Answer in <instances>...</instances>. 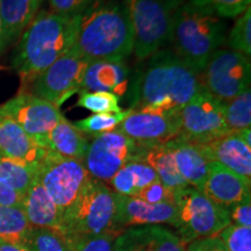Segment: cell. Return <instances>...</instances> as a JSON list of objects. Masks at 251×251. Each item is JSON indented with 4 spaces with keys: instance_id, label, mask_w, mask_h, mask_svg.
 I'll return each instance as SVG.
<instances>
[{
    "instance_id": "1",
    "label": "cell",
    "mask_w": 251,
    "mask_h": 251,
    "mask_svg": "<svg viewBox=\"0 0 251 251\" xmlns=\"http://www.w3.org/2000/svg\"><path fill=\"white\" fill-rule=\"evenodd\" d=\"M149 58L130 87V111L180 113L203 89L199 74L169 50Z\"/></svg>"
},
{
    "instance_id": "2",
    "label": "cell",
    "mask_w": 251,
    "mask_h": 251,
    "mask_svg": "<svg viewBox=\"0 0 251 251\" xmlns=\"http://www.w3.org/2000/svg\"><path fill=\"white\" fill-rule=\"evenodd\" d=\"M72 48L86 62L124 61L133 52V30L124 1L91 4L78 18Z\"/></svg>"
},
{
    "instance_id": "3",
    "label": "cell",
    "mask_w": 251,
    "mask_h": 251,
    "mask_svg": "<svg viewBox=\"0 0 251 251\" xmlns=\"http://www.w3.org/2000/svg\"><path fill=\"white\" fill-rule=\"evenodd\" d=\"M78 18L61 17L49 11L35 14L24 30L13 58V68L24 84L33 83L74 46Z\"/></svg>"
},
{
    "instance_id": "4",
    "label": "cell",
    "mask_w": 251,
    "mask_h": 251,
    "mask_svg": "<svg viewBox=\"0 0 251 251\" xmlns=\"http://www.w3.org/2000/svg\"><path fill=\"white\" fill-rule=\"evenodd\" d=\"M226 26L221 18L192 1L176 11L169 41L175 54L197 74L224 43Z\"/></svg>"
},
{
    "instance_id": "5",
    "label": "cell",
    "mask_w": 251,
    "mask_h": 251,
    "mask_svg": "<svg viewBox=\"0 0 251 251\" xmlns=\"http://www.w3.org/2000/svg\"><path fill=\"white\" fill-rule=\"evenodd\" d=\"M119 194L102 181L91 177L79 197L63 213L61 233L65 242L94 236L114 228Z\"/></svg>"
},
{
    "instance_id": "6",
    "label": "cell",
    "mask_w": 251,
    "mask_h": 251,
    "mask_svg": "<svg viewBox=\"0 0 251 251\" xmlns=\"http://www.w3.org/2000/svg\"><path fill=\"white\" fill-rule=\"evenodd\" d=\"M133 30V52L139 59L156 54L169 41L174 15L185 0H124Z\"/></svg>"
},
{
    "instance_id": "7",
    "label": "cell",
    "mask_w": 251,
    "mask_h": 251,
    "mask_svg": "<svg viewBox=\"0 0 251 251\" xmlns=\"http://www.w3.org/2000/svg\"><path fill=\"white\" fill-rule=\"evenodd\" d=\"M175 203L177 214L172 226L180 240L187 244L200 238L216 236L231 224L227 208L216 205L194 187L176 191Z\"/></svg>"
},
{
    "instance_id": "8",
    "label": "cell",
    "mask_w": 251,
    "mask_h": 251,
    "mask_svg": "<svg viewBox=\"0 0 251 251\" xmlns=\"http://www.w3.org/2000/svg\"><path fill=\"white\" fill-rule=\"evenodd\" d=\"M39 180L64 213L74 205L91 179L84 162L47 151L37 166Z\"/></svg>"
},
{
    "instance_id": "9",
    "label": "cell",
    "mask_w": 251,
    "mask_h": 251,
    "mask_svg": "<svg viewBox=\"0 0 251 251\" xmlns=\"http://www.w3.org/2000/svg\"><path fill=\"white\" fill-rule=\"evenodd\" d=\"M202 72L203 89L221 102L250 89V58L237 51L218 49Z\"/></svg>"
},
{
    "instance_id": "10",
    "label": "cell",
    "mask_w": 251,
    "mask_h": 251,
    "mask_svg": "<svg viewBox=\"0 0 251 251\" xmlns=\"http://www.w3.org/2000/svg\"><path fill=\"white\" fill-rule=\"evenodd\" d=\"M87 64L89 62L81 58L71 47L35 78L31 83V94L59 108L74 94L79 93Z\"/></svg>"
},
{
    "instance_id": "11",
    "label": "cell",
    "mask_w": 251,
    "mask_h": 251,
    "mask_svg": "<svg viewBox=\"0 0 251 251\" xmlns=\"http://www.w3.org/2000/svg\"><path fill=\"white\" fill-rule=\"evenodd\" d=\"M139 144L119 129L92 137L87 147L84 165L94 179L108 183L128 162L136 159Z\"/></svg>"
},
{
    "instance_id": "12",
    "label": "cell",
    "mask_w": 251,
    "mask_h": 251,
    "mask_svg": "<svg viewBox=\"0 0 251 251\" xmlns=\"http://www.w3.org/2000/svg\"><path fill=\"white\" fill-rule=\"evenodd\" d=\"M231 133L226 124L224 105L202 89L180 111L178 136L192 143L205 144Z\"/></svg>"
},
{
    "instance_id": "13",
    "label": "cell",
    "mask_w": 251,
    "mask_h": 251,
    "mask_svg": "<svg viewBox=\"0 0 251 251\" xmlns=\"http://www.w3.org/2000/svg\"><path fill=\"white\" fill-rule=\"evenodd\" d=\"M0 115L17 122L42 148L48 134L64 118L58 107L31 93H20L0 106Z\"/></svg>"
},
{
    "instance_id": "14",
    "label": "cell",
    "mask_w": 251,
    "mask_h": 251,
    "mask_svg": "<svg viewBox=\"0 0 251 251\" xmlns=\"http://www.w3.org/2000/svg\"><path fill=\"white\" fill-rule=\"evenodd\" d=\"M117 129L140 144H163L179 134L180 113L130 111Z\"/></svg>"
},
{
    "instance_id": "15",
    "label": "cell",
    "mask_w": 251,
    "mask_h": 251,
    "mask_svg": "<svg viewBox=\"0 0 251 251\" xmlns=\"http://www.w3.org/2000/svg\"><path fill=\"white\" fill-rule=\"evenodd\" d=\"M177 208L174 202L149 203L135 197L119 194L114 228L117 230L151 225H174Z\"/></svg>"
},
{
    "instance_id": "16",
    "label": "cell",
    "mask_w": 251,
    "mask_h": 251,
    "mask_svg": "<svg viewBox=\"0 0 251 251\" xmlns=\"http://www.w3.org/2000/svg\"><path fill=\"white\" fill-rule=\"evenodd\" d=\"M251 179L229 170L218 162H211L201 192L216 205L225 208L251 198Z\"/></svg>"
},
{
    "instance_id": "17",
    "label": "cell",
    "mask_w": 251,
    "mask_h": 251,
    "mask_svg": "<svg viewBox=\"0 0 251 251\" xmlns=\"http://www.w3.org/2000/svg\"><path fill=\"white\" fill-rule=\"evenodd\" d=\"M187 246L174 231L151 225L124 229L114 251H186Z\"/></svg>"
},
{
    "instance_id": "18",
    "label": "cell",
    "mask_w": 251,
    "mask_h": 251,
    "mask_svg": "<svg viewBox=\"0 0 251 251\" xmlns=\"http://www.w3.org/2000/svg\"><path fill=\"white\" fill-rule=\"evenodd\" d=\"M128 84L129 68L124 61H94L87 64L79 94L85 92H109L121 98L127 93Z\"/></svg>"
},
{
    "instance_id": "19",
    "label": "cell",
    "mask_w": 251,
    "mask_h": 251,
    "mask_svg": "<svg viewBox=\"0 0 251 251\" xmlns=\"http://www.w3.org/2000/svg\"><path fill=\"white\" fill-rule=\"evenodd\" d=\"M200 147L209 162H218L235 174L251 179V147L241 139L237 131L200 144Z\"/></svg>"
},
{
    "instance_id": "20",
    "label": "cell",
    "mask_w": 251,
    "mask_h": 251,
    "mask_svg": "<svg viewBox=\"0 0 251 251\" xmlns=\"http://www.w3.org/2000/svg\"><path fill=\"white\" fill-rule=\"evenodd\" d=\"M46 153L35 140L12 119L0 115V155L39 166Z\"/></svg>"
},
{
    "instance_id": "21",
    "label": "cell",
    "mask_w": 251,
    "mask_h": 251,
    "mask_svg": "<svg viewBox=\"0 0 251 251\" xmlns=\"http://www.w3.org/2000/svg\"><path fill=\"white\" fill-rule=\"evenodd\" d=\"M166 146L174 156L178 172L188 186L202 191L211 162L207 159L200 144L176 136L166 142Z\"/></svg>"
},
{
    "instance_id": "22",
    "label": "cell",
    "mask_w": 251,
    "mask_h": 251,
    "mask_svg": "<svg viewBox=\"0 0 251 251\" xmlns=\"http://www.w3.org/2000/svg\"><path fill=\"white\" fill-rule=\"evenodd\" d=\"M23 208L31 227L61 231L63 212L40 183L39 178L25 196Z\"/></svg>"
},
{
    "instance_id": "23",
    "label": "cell",
    "mask_w": 251,
    "mask_h": 251,
    "mask_svg": "<svg viewBox=\"0 0 251 251\" xmlns=\"http://www.w3.org/2000/svg\"><path fill=\"white\" fill-rule=\"evenodd\" d=\"M89 143L86 134L63 118L48 134L43 148L56 155L84 162Z\"/></svg>"
},
{
    "instance_id": "24",
    "label": "cell",
    "mask_w": 251,
    "mask_h": 251,
    "mask_svg": "<svg viewBox=\"0 0 251 251\" xmlns=\"http://www.w3.org/2000/svg\"><path fill=\"white\" fill-rule=\"evenodd\" d=\"M137 144H139V151H137L136 159L146 162L149 166H151L156 175L158 176V179L165 186L174 191L181 190V188L188 186L184 178L178 172L174 156L166 143Z\"/></svg>"
},
{
    "instance_id": "25",
    "label": "cell",
    "mask_w": 251,
    "mask_h": 251,
    "mask_svg": "<svg viewBox=\"0 0 251 251\" xmlns=\"http://www.w3.org/2000/svg\"><path fill=\"white\" fill-rule=\"evenodd\" d=\"M157 179L158 176L151 166L140 159H133L122 166L107 184L120 196L136 197L143 187Z\"/></svg>"
},
{
    "instance_id": "26",
    "label": "cell",
    "mask_w": 251,
    "mask_h": 251,
    "mask_svg": "<svg viewBox=\"0 0 251 251\" xmlns=\"http://www.w3.org/2000/svg\"><path fill=\"white\" fill-rule=\"evenodd\" d=\"M36 13L31 0H0V15L7 45L24 33Z\"/></svg>"
},
{
    "instance_id": "27",
    "label": "cell",
    "mask_w": 251,
    "mask_h": 251,
    "mask_svg": "<svg viewBox=\"0 0 251 251\" xmlns=\"http://www.w3.org/2000/svg\"><path fill=\"white\" fill-rule=\"evenodd\" d=\"M31 228L23 207H0V242L25 244Z\"/></svg>"
},
{
    "instance_id": "28",
    "label": "cell",
    "mask_w": 251,
    "mask_h": 251,
    "mask_svg": "<svg viewBox=\"0 0 251 251\" xmlns=\"http://www.w3.org/2000/svg\"><path fill=\"white\" fill-rule=\"evenodd\" d=\"M39 178L37 166L15 161L0 155V180L25 197Z\"/></svg>"
},
{
    "instance_id": "29",
    "label": "cell",
    "mask_w": 251,
    "mask_h": 251,
    "mask_svg": "<svg viewBox=\"0 0 251 251\" xmlns=\"http://www.w3.org/2000/svg\"><path fill=\"white\" fill-rule=\"evenodd\" d=\"M226 124L230 131L250 128L251 125V91L248 89L240 96L222 102Z\"/></svg>"
},
{
    "instance_id": "30",
    "label": "cell",
    "mask_w": 251,
    "mask_h": 251,
    "mask_svg": "<svg viewBox=\"0 0 251 251\" xmlns=\"http://www.w3.org/2000/svg\"><path fill=\"white\" fill-rule=\"evenodd\" d=\"M129 113L130 109L120 113H98V114L90 115L83 120L76 121L74 125L81 133L96 136L117 129L118 126L129 115Z\"/></svg>"
},
{
    "instance_id": "31",
    "label": "cell",
    "mask_w": 251,
    "mask_h": 251,
    "mask_svg": "<svg viewBox=\"0 0 251 251\" xmlns=\"http://www.w3.org/2000/svg\"><path fill=\"white\" fill-rule=\"evenodd\" d=\"M25 244L29 251H68L63 235L52 229L33 227Z\"/></svg>"
},
{
    "instance_id": "32",
    "label": "cell",
    "mask_w": 251,
    "mask_h": 251,
    "mask_svg": "<svg viewBox=\"0 0 251 251\" xmlns=\"http://www.w3.org/2000/svg\"><path fill=\"white\" fill-rule=\"evenodd\" d=\"M228 46L233 51H237L250 57L251 55V8L240 15L231 28L227 39Z\"/></svg>"
},
{
    "instance_id": "33",
    "label": "cell",
    "mask_w": 251,
    "mask_h": 251,
    "mask_svg": "<svg viewBox=\"0 0 251 251\" xmlns=\"http://www.w3.org/2000/svg\"><path fill=\"white\" fill-rule=\"evenodd\" d=\"M120 98L109 92H85L80 93L76 105L91 111L93 114L98 113H120L122 109L119 105Z\"/></svg>"
},
{
    "instance_id": "34",
    "label": "cell",
    "mask_w": 251,
    "mask_h": 251,
    "mask_svg": "<svg viewBox=\"0 0 251 251\" xmlns=\"http://www.w3.org/2000/svg\"><path fill=\"white\" fill-rule=\"evenodd\" d=\"M122 230H108L105 233L79 238L67 243L68 251H114V244Z\"/></svg>"
},
{
    "instance_id": "35",
    "label": "cell",
    "mask_w": 251,
    "mask_h": 251,
    "mask_svg": "<svg viewBox=\"0 0 251 251\" xmlns=\"http://www.w3.org/2000/svg\"><path fill=\"white\" fill-rule=\"evenodd\" d=\"M193 4L211 11L219 18H235L250 7L251 0H191Z\"/></svg>"
},
{
    "instance_id": "36",
    "label": "cell",
    "mask_w": 251,
    "mask_h": 251,
    "mask_svg": "<svg viewBox=\"0 0 251 251\" xmlns=\"http://www.w3.org/2000/svg\"><path fill=\"white\" fill-rule=\"evenodd\" d=\"M228 251H251V228L229 225L218 234Z\"/></svg>"
},
{
    "instance_id": "37",
    "label": "cell",
    "mask_w": 251,
    "mask_h": 251,
    "mask_svg": "<svg viewBox=\"0 0 251 251\" xmlns=\"http://www.w3.org/2000/svg\"><path fill=\"white\" fill-rule=\"evenodd\" d=\"M176 191L165 186L161 180L157 179L146 187H143L135 198L143 200L149 203H161V202H174L175 203Z\"/></svg>"
},
{
    "instance_id": "38",
    "label": "cell",
    "mask_w": 251,
    "mask_h": 251,
    "mask_svg": "<svg viewBox=\"0 0 251 251\" xmlns=\"http://www.w3.org/2000/svg\"><path fill=\"white\" fill-rule=\"evenodd\" d=\"M52 13L65 18L79 17L90 7L92 0H48Z\"/></svg>"
},
{
    "instance_id": "39",
    "label": "cell",
    "mask_w": 251,
    "mask_h": 251,
    "mask_svg": "<svg viewBox=\"0 0 251 251\" xmlns=\"http://www.w3.org/2000/svg\"><path fill=\"white\" fill-rule=\"evenodd\" d=\"M228 212L234 225L251 228V198L231 206L228 208Z\"/></svg>"
},
{
    "instance_id": "40",
    "label": "cell",
    "mask_w": 251,
    "mask_h": 251,
    "mask_svg": "<svg viewBox=\"0 0 251 251\" xmlns=\"http://www.w3.org/2000/svg\"><path fill=\"white\" fill-rule=\"evenodd\" d=\"M186 251H228L222 241L216 236H211L188 243Z\"/></svg>"
},
{
    "instance_id": "41",
    "label": "cell",
    "mask_w": 251,
    "mask_h": 251,
    "mask_svg": "<svg viewBox=\"0 0 251 251\" xmlns=\"http://www.w3.org/2000/svg\"><path fill=\"white\" fill-rule=\"evenodd\" d=\"M24 198L14 188L0 180V207H23Z\"/></svg>"
},
{
    "instance_id": "42",
    "label": "cell",
    "mask_w": 251,
    "mask_h": 251,
    "mask_svg": "<svg viewBox=\"0 0 251 251\" xmlns=\"http://www.w3.org/2000/svg\"><path fill=\"white\" fill-rule=\"evenodd\" d=\"M0 251H29L26 244H12L0 242Z\"/></svg>"
},
{
    "instance_id": "43",
    "label": "cell",
    "mask_w": 251,
    "mask_h": 251,
    "mask_svg": "<svg viewBox=\"0 0 251 251\" xmlns=\"http://www.w3.org/2000/svg\"><path fill=\"white\" fill-rule=\"evenodd\" d=\"M7 45L5 40L4 35V28H2V21H1V15H0V51L5 48V46Z\"/></svg>"
},
{
    "instance_id": "44",
    "label": "cell",
    "mask_w": 251,
    "mask_h": 251,
    "mask_svg": "<svg viewBox=\"0 0 251 251\" xmlns=\"http://www.w3.org/2000/svg\"><path fill=\"white\" fill-rule=\"evenodd\" d=\"M31 2H33L34 8H35V11L37 12V11H39L41 4H42V2H43V0H31Z\"/></svg>"
}]
</instances>
